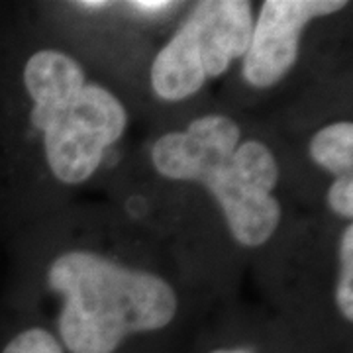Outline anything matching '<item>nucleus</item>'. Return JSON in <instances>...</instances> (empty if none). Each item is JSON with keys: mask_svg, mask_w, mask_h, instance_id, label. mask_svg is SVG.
Returning <instances> with one entry per match:
<instances>
[{"mask_svg": "<svg viewBox=\"0 0 353 353\" xmlns=\"http://www.w3.org/2000/svg\"><path fill=\"white\" fill-rule=\"evenodd\" d=\"M0 353H65V350L48 330L28 328L16 334Z\"/></svg>", "mask_w": 353, "mask_h": 353, "instance_id": "nucleus-8", "label": "nucleus"}, {"mask_svg": "<svg viewBox=\"0 0 353 353\" xmlns=\"http://www.w3.org/2000/svg\"><path fill=\"white\" fill-rule=\"evenodd\" d=\"M171 6H175V4L169 0H132V2H128V8H134L138 12L145 14H157L165 8H171Z\"/></svg>", "mask_w": 353, "mask_h": 353, "instance_id": "nucleus-10", "label": "nucleus"}, {"mask_svg": "<svg viewBox=\"0 0 353 353\" xmlns=\"http://www.w3.org/2000/svg\"><path fill=\"white\" fill-rule=\"evenodd\" d=\"M340 281L336 290V303L340 314L352 322L353 320V226H347L341 234L340 245Z\"/></svg>", "mask_w": 353, "mask_h": 353, "instance_id": "nucleus-7", "label": "nucleus"}, {"mask_svg": "<svg viewBox=\"0 0 353 353\" xmlns=\"http://www.w3.org/2000/svg\"><path fill=\"white\" fill-rule=\"evenodd\" d=\"M210 353H255L252 347H220V350H212Z\"/></svg>", "mask_w": 353, "mask_h": 353, "instance_id": "nucleus-12", "label": "nucleus"}, {"mask_svg": "<svg viewBox=\"0 0 353 353\" xmlns=\"http://www.w3.org/2000/svg\"><path fill=\"white\" fill-rule=\"evenodd\" d=\"M328 206L341 218L353 216V176H338L328 190Z\"/></svg>", "mask_w": 353, "mask_h": 353, "instance_id": "nucleus-9", "label": "nucleus"}, {"mask_svg": "<svg viewBox=\"0 0 353 353\" xmlns=\"http://www.w3.org/2000/svg\"><path fill=\"white\" fill-rule=\"evenodd\" d=\"M240 126L232 118L208 114L192 120L187 130L157 139L152 161L163 176L204 185L238 243L257 248L271 240L281 220V206L271 196L279 165L265 143H240Z\"/></svg>", "mask_w": 353, "mask_h": 353, "instance_id": "nucleus-1", "label": "nucleus"}, {"mask_svg": "<svg viewBox=\"0 0 353 353\" xmlns=\"http://www.w3.org/2000/svg\"><path fill=\"white\" fill-rule=\"evenodd\" d=\"M110 2L108 0H83V2H77V6L79 8H83V10H90V12H94V10H102V8H106Z\"/></svg>", "mask_w": 353, "mask_h": 353, "instance_id": "nucleus-11", "label": "nucleus"}, {"mask_svg": "<svg viewBox=\"0 0 353 353\" xmlns=\"http://www.w3.org/2000/svg\"><path fill=\"white\" fill-rule=\"evenodd\" d=\"M24 87L34 101L32 124L43 134L46 159L57 181L79 185L92 175L106 150L126 132L122 102L63 51L41 50L24 67Z\"/></svg>", "mask_w": 353, "mask_h": 353, "instance_id": "nucleus-3", "label": "nucleus"}, {"mask_svg": "<svg viewBox=\"0 0 353 353\" xmlns=\"http://www.w3.org/2000/svg\"><path fill=\"white\" fill-rule=\"evenodd\" d=\"M310 157L322 169L338 176L353 171V124L334 122L318 130L310 139Z\"/></svg>", "mask_w": 353, "mask_h": 353, "instance_id": "nucleus-6", "label": "nucleus"}, {"mask_svg": "<svg viewBox=\"0 0 353 353\" xmlns=\"http://www.w3.org/2000/svg\"><path fill=\"white\" fill-rule=\"evenodd\" d=\"M252 4L245 0L199 2L173 38L155 55L153 92L163 101H185L208 79L224 75L245 55L252 39Z\"/></svg>", "mask_w": 353, "mask_h": 353, "instance_id": "nucleus-4", "label": "nucleus"}, {"mask_svg": "<svg viewBox=\"0 0 353 353\" xmlns=\"http://www.w3.org/2000/svg\"><path fill=\"white\" fill-rule=\"evenodd\" d=\"M341 8L343 0H267L243 55V79L252 87H273L296 61L306 24Z\"/></svg>", "mask_w": 353, "mask_h": 353, "instance_id": "nucleus-5", "label": "nucleus"}, {"mask_svg": "<svg viewBox=\"0 0 353 353\" xmlns=\"http://www.w3.org/2000/svg\"><path fill=\"white\" fill-rule=\"evenodd\" d=\"M48 283L65 299L57 340L69 353H116L126 338L165 328L176 314L167 281L97 253L59 255Z\"/></svg>", "mask_w": 353, "mask_h": 353, "instance_id": "nucleus-2", "label": "nucleus"}]
</instances>
